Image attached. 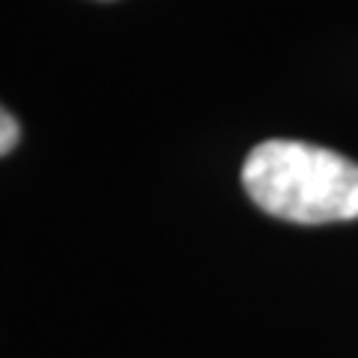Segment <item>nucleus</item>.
<instances>
[{
	"label": "nucleus",
	"instance_id": "2",
	"mask_svg": "<svg viewBox=\"0 0 358 358\" xmlns=\"http://www.w3.org/2000/svg\"><path fill=\"white\" fill-rule=\"evenodd\" d=\"M18 138H21V129H18V120L9 114V110L0 105V155L13 152L18 147Z\"/></svg>",
	"mask_w": 358,
	"mask_h": 358
},
{
	"label": "nucleus",
	"instance_id": "1",
	"mask_svg": "<svg viewBox=\"0 0 358 358\" xmlns=\"http://www.w3.org/2000/svg\"><path fill=\"white\" fill-rule=\"evenodd\" d=\"M242 185L263 212L293 224L358 218V164L305 141H266L242 167Z\"/></svg>",
	"mask_w": 358,
	"mask_h": 358
}]
</instances>
